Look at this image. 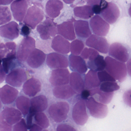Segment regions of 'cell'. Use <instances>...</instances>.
I'll return each instance as SVG.
<instances>
[{"instance_id": "cell-30", "label": "cell", "mask_w": 131, "mask_h": 131, "mask_svg": "<svg viewBox=\"0 0 131 131\" xmlns=\"http://www.w3.org/2000/svg\"><path fill=\"white\" fill-rule=\"evenodd\" d=\"M85 89L91 90L99 87L101 83L99 79L97 72L90 70L84 77Z\"/></svg>"}, {"instance_id": "cell-7", "label": "cell", "mask_w": 131, "mask_h": 131, "mask_svg": "<svg viewBox=\"0 0 131 131\" xmlns=\"http://www.w3.org/2000/svg\"><path fill=\"white\" fill-rule=\"evenodd\" d=\"M72 117L78 125L83 126L86 124L89 117L86 110L85 100H80L74 105L72 109Z\"/></svg>"}, {"instance_id": "cell-20", "label": "cell", "mask_w": 131, "mask_h": 131, "mask_svg": "<svg viewBox=\"0 0 131 131\" xmlns=\"http://www.w3.org/2000/svg\"><path fill=\"white\" fill-rule=\"evenodd\" d=\"M18 24L14 21L11 22L0 27V35L2 37L14 40L19 36Z\"/></svg>"}, {"instance_id": "cell-31", "label": "cell", "mask_w": 131, "mask_h": 131, "mask_svg": "<svg viewBox=\"0 0 131 131\" xmlns=\"http://www.w3.org/2000/svg\"><path fill=\"white\" fill-rule=\"evenodd\" d=\"M90 96L91 97H97L96 100L103 104L106 105L109 104L113 98L114 92L106 93L101 91L99 87L92 90H89Z\"/></svg>"}, {"instance_id": "cell-1", "label": "cell", "mask_w": 131, "mask_h": 131, "mask_svg": "<svg viewBox=\"0 0 131 131\" xmlns=\"http://www.w3.org/2000/svg\"><path fill=\"white\" fill-rule=\"evenodd\" d=\"M106 62L105 70L115 80L122 82L126 79L127 69L126 65L114 59L110 56H107L105 59Z\"/></svg>"}, {"instance_id": "cell-50", "label": "cell", "mask_w": 131, "mask_h": 131, "mask_svg": "<svg viewBox=\"0 0 131 131\" xmlns=\"http://www.w3.org/2000/svg\"><path fill=\"white\" fill-rule=\"evenodd\" d=\"M127 69L128 75L131 77V58L127 62Z\"/></svg>"}, {"instance_id": "cell-32", "label": "cell", "mask_w": 131, "mask_h": 131, "mask_svg": "<svg viewBox=\"0 0 131 131\" xmlns=\"http://www.w3.org/2000/svg\"><path fill=\"white\" fill-rule=\"evenodd\" d=\"M74 13L76 17L85 19H89L94 15L92 7L89 5L75 7L74 9Z\"/></svg>"}, {"instance_id": "cell-55", "label": "cell", "mask_w": 131, "mask_h": 131, "mask_svg": "<svg viewBox=\"0 0 131 131\" xmlns=\"http://www.w3.org/2000/svg\"><path fill=\"white\" fill-rule=\"evenodd\" d=\"M41 131H48V130H46V129H44V130H43Z\"/></svg>"}, {"instance_id": "cell-33", "label": "cell", "mask_w": 131, "mask_h": 131, "mask_svg": "<svg viewBox=\"0 0 131 131\" xmlns=\"http://www.w3.org/2000/svg\"><path fill=\"white\" fill-rule=\"evenodd\" d=\"M16 107L24 116L28 114L30 107V100L24 95L18 97L16 100Z\"/></svg>"}, {"instance_id": "cell-51", "label": "cell", "mask_w": 131, "mask_h": 131, "mask_svg": "<svg viewBox=\"0 0 131 131\" xmlns=\"http://www.w3.org/2000/svg\"><path fill=\"white\" fill-rule=\"evenodd\" d=\"M13 1L12 0L9 1H0V5H6L10 4L12 2H13Z\"/></svg>"}, {"instance_id": "cell-4", "label": "cell", "mask_w": 131, "mask_h": 131, "mask_svg": "<svg viewBox=\"0 0 131 131\" xmlns=\"http://www.w3.org/2000/svg\"><path fill=\"white\" fill-rule=\"evenodd\" d=\"M44 17V12L42 9L37 6H31L27 11L24 22L31 29H34L42 22Z\"/></svg>"}, {"instance_id": "cell-2", "label": "cell", "mask_w": 131, "mask_h": 131, "mask_svg": "<svg viewBox=\"0 0 131 131\" xmlns=\"http://www.w3.org/2000/svg\"><path fill=\"white\" fill-rule=\"evenodd\" d=\"M69 110L70 107L68 102H58L50 106L48 112L51 118L56 123H59L67 119Z\"/></svg>"}, {"instance_id": "cell-19", "label": "cell", "mask_w": 131, "mask_h": 131, "mask_svg": "<svg viewBox=\"0 0 131 131\" xmlns=\"http://www.w3.org/2000/svg\"><path fill=\"white\" fill-rule=\"evenodd\" d=\"M48 107V101L46 96L39 95L32 98L30 100V107L29 113L34 115L38 112H42Z\"/></svg>"}, {"instance_id": "cell-17", "label": "cell", "mask_w": 131, "mask_h": 131, "mask_svg": "<svg viewBox=\"0 0 131 131\" xmlns=\"http://www.w3.org/2000/svg\"><path fill=\"white\" fill-rule=\"evenodd\" d=\"M18 90L8 85L0 88V100L4 105L12 104L17 98Z\"/></svg>"}, {"instance_id": "cell-13", "label": "cell", "mask_w": 131, "mask_h": 131, "mask_svg": "<svg viewBox=\"0 0 131 131\" xmlns=\"http://www.w3.org/2000/svg\"><path fill=\"white\" fill-rule=\"evenodd\" d=\"M85 44L87 46L102 54H107L109 51V44L107 39L104 37L91 35L87 38Z\"/></svg>"}, {"instance_id": "cell-27", "label": "cell", "mask_w": 131, "mask_h": 131, "mask_svg": "<svg viewBox=\"0 0 131 131\" xmlns=\"http://www.w3.org/2000/svg\"><path fill=\"white\" fill-rule=\"evenodd\" d=\"M63 8V4L59 0L48 1L45 6V11L50 18H55L59 16Z\"/></svg>"}, {"instance_id": "cell-29", "label": "cell", "mask_w": 131, "mask_h": 131, "mask_svg": "<svg viewBox=\"0 0 131 131\" xmlns=\"http://www.w3.org/2000/svg\"><path fill=\"white\" fill-rule=\"evenodd\" d=\"M16 48L17 45L14 42H9L5 44L2 43L0 44V58H16Z\"/></svg>"}, {"instance_id": "cell-3", "label": "cell", "mask_w": 131, "mask_h": 131, "mask_svg": "<svg viewBox=\"0 0 131 131\" xmlns=\"http://www.w3.org/2000/svg\"><path fill=\"white\" fill-rule=\"evenodd\" d=\"M86 107L91 115L95 118L102 119L107 117L108 108L106 105L97 101L93 97H89L85 100Z\"/></svg>"}, {"instance_id": "cell-43", "label": "cell", "mask_w": 131, "mask_h": 131, "mask_svg": "<svg viewBox=\"0 0 131 131\" xmlns=\"http://www.w3.org/2000/svg\"><path fill=\"white\" fill-rule=\"evenodd\" d=\"M57 131H78L74 128L68 124H61L57 126Z\"/></svg>"}, {"instance_id": "cell-5", "label": "cell", "mask_w": 131, "mask_h": 131, "mask_svg": "<svg viewBox=\"0 0 131 131\" xmlns=\"http://www.w3.org/2000/svg\"><path fill=\"white\" fill-rule=\"evenodd\" d=\"M35 41L31 37H25L19 45L17 52V58L18 61L24 62L27 61L32 51L35 49Z\"/></svg>"}, {"instance_id": "cell-45", "label": "cell", "mask_w": 131, "mask_h": 131, "mask_svg": "<svg viewBox=\"0 0 131 131\" xmlns=\"http://www.w3.org/2000/svg\"><path fill=\"white\" fill-rule=\"evenodd\" d=\"M0 131H12V126L0 120Z\"/></svg>"}, {"instance_id": "cell-23", "label": "cell", "mask_w": 131, "mask_h": 131, "mask_svg": "<svg viewBox=\"0 0 131 131\" xmlns=\"http://www.w3.org/2000/svg\"><path fill=\"white\" fill-rule=\"evenodd\" d=\"M41 84L38 79L34 78L26 81L23 86V91L27 96L34 97L41 90Z\"/></svg>"}, {"instance_id": "cell-52", "label": "cell", "mask_w": 131, "mask_h": 131, "mask_svg": "<svg viewBox=\"0 0 131 131\" xmlns=\"http://www.w3.org/2000/svg\"><path fill=\"white\" fill-rule=\"evenodd\" d=\"M128 14H129V15H130L131 17V4L130 5V8H129V9H128Z\"/></svg>"}, {"instance_id": "cell-34", "label": "cell", "mask_w": 131, "mask_h": 131, "mask_svg": "<svg viewBox=\"0 0 131 131\" xmlns=\"http://www.w3.org/2000/svg\"><path fill=\"white\" fill-rule=\"evenodd\" d=\"M87 65L88 67L90 70L99 72L105 70L106 62L104 57L99 55L94 60L88 61Z\"/></svg>"}, {"instance_id": "cell-53", "label": "cell", "mask_w": 131, "mask_h": 131, "mask_svg": "<svg viewBox=\"0 0 131 131\" xmlns=\"http://www.w3.org/2000/svg\"><path fill=\"white\" fill-rule=\"evenodd\" d=\"M2 108V105L1 101V100H0V111H1V110Z\"/></svg>"}, {"instance_id": "cell-28", "label": "cell", "mask_w": 131, "mask_h": 131, "mask_svg": "<svg viewBox=\"0 0 131 131\" xmlns=\"http://www.w3.org/2000/svg\"><path fill=\"white\" fill-rule=\"evenodd\" d=\"M53 92L54 97L63 100L69 99L76 93L71 86L68 84L55 87Z\"/></svg>"}, {"instance_id": "cell-41", "label": "cell", "mask_w": 131, "mask_h": 131, "mask_svg": "<svg viewBox=\"0 0 131 131\" xmlns=\"http://www.w3.org/2000/svg\"><path fill=\"white\" fill-rule=\"evenodd\" d=\"M28 129L26 121L24 118H22L14 125L12 131H28Z\"/></svg>"}, {"instance_id": "cell-24", "label": "cell", "mask_w": 131, "mask_h": 131, "mask_svg": "<svg viewBox=\"0 0 131 131\" xmlns=\"http://www.w3.org/2000/svg\"><path fill=\"white\" fill-rule=\"evenodd\" d=\"M71 44L68 40L60 35L54 37L52 41L51 47L56 52L61 54H66L70 51Z\"/></svg>"}, {"instance_id": "cell-12", "label": "cell", "mask_w": 131, "mask_h": 131, "mask_svg": "<svg viewBox=\"0 0 131 131\" xmlns=\"http://www.w3.org/2000/svg\"><path fill=\"white\" fill-rule=\"evenodd\" d=\"M46 62L48 66L51 69L66 68L69 65L67 56L59 53H50L47 55Z\"/></svg>"}, {"instance_id": "cell-16", "label": "cell", "mask_w": 131, "mask_h": 131, "mask_svg": "<svg viewBox=\"0 0 131 131\" xmlns=\"http://www.w3.org/2000/svg\"><path fill=\"white\" fill-rule=\"evenodd\" d=\"M28 3L25 0L13 1L11 4V10L14 19L21 22L25 18L28 7Z\"/></svg>"}, {"instance_id": "cell-47", "label": "cell", "mask_w": 131, "mask_h": 131, "mask_svg": "<svg viewBox=\"0 0 131 131\" xmlns=\"http://www.w3.org/2000/svg\"><path fill=\"white\" fill-rule=\"evenodd\" d=\"M6 74L2 65H0V83H2L5 80Z\"/></svg>"}, {"instance_id": "cell-54", "label": "cell", "mask_w": 131, "mask_h": 131, "mask_svg": "<svg viewBox=\"0 0 131 131\" xmlns=\"http://www.w3.org/2000/svg\"><path fill=\"white\" fill-rule=\"evenodd\" d=\"M1 63H2V60H1V58H0V65H1Z\"/></svg>"}, {"instance_id": "cell-18", "label": "cell", "mask_w": 131, "mask_h": 131, "mask_svg": "<svg viewBox=\"0 0 131 131\" xmlns=\"http://www.w3.org/2000/svg\"><path fill=\"white\" fill-rule=\"evenodd\" d=\"M69 66L73 72L84 74L88 71V66L85 61L81 56L71 54L69 57Z\"/></svg>"}, {"instance_id": "cell-22", "label": "cell", "mask_w": 131, "mask_h": 131, "mask_svg": "<svg viewBox=\"0 0 131 131\" xmlns=\"http://www.w3.org/2000/svg\"><path fill=\"white\" fill-rule=\"evenodd\" d=\"M73 22V21L71 20L64 22L57 25L58 34H59L66 40L70 41L74 40L76 36L75 33Z\"/></svg>"}, {"instance_id": "cell-37", "label": "cell", "mask_w": 131, "mask_h": 131, "mask_svg": "<svg viewBox=\"0 0 131 131\" xmlns=\"http://www.w3.org/2000/svg\"><path fill=\"white\" fill-rule=\"evenodd\" d=\"M84 47V45L82 40L75 39L71 43L70 51L72 54L78 55L82 53Z\"/></svg>"}, {"instance_id": "cell-21", "label": "cell", "mask_w": 131, "mask_h": 131, "mask_svg": "<svg viewBox=\"0 0 131 131\" xmlns=\"http://www.w3.org/2000/svg\"><path fill=\"white\" fill-rule=\"evenodd\" d=\"M46 59V54L41 50L35 48L28 57L27 64L32 68H37L43 65Z\"/></svg>"}, {"instance_id": "cell-38", "label": "cell", "mask_w": 131, "mask_h": 131, "mask_svg": "<svg viewBox=\"0 0 131 131\" xmlns=\"http://www.w3.org/2000/svg\"><path fill=\"white\" fill-rule=\"evenodd\" d=\"M11 19V13L9 8L0 6V25L7 24Z\"/></svg>"}, {"instance_id": "cell-26", "label": "cell", "mask_w": 131, "mask_h": 131, "mask_svg": "<svg viewBox=\"0 0 131 131\" xmlns=\"http://www.w3.org/2000/svg\"><path fill=\"white\" fill-rule=\"evenodd\" d=\"M82 74L76 72H72L70 74L69 84L72 89L76 93L81 94L85 89L84 77Z\"/></svg>"}, {"instance_id": "cell-9", "label": "cell", "mask_w": 131, "mask_h": 131, "mask_svg": "<svg viewBox=\"0 0 131 131\" xmlns=\"http://www.w3.org/2000/svg\"><path fill=\"white\" fill-rule=\"evenodd\" d=\"M90 27L95 35L100 37L106 36L110 29V25L99 15H96L91 18Z\"/></svg>"}, {"instance_id": "cell-35", "label": "cell", "mask_w": 131, "mask_h": 131, "mask_svg": "<svg viewBox=\"0 0 131 131\" xmlns=\"http://www.w3.org/2000/svg\"><path fill=\"white\" fill-rule=\"evenodd\" d=\"M36 124L42 129H46L50 126V121L46 115L43 112L37 113L34 116Z\"/></svg>"}, {"instance_id": "cell-44", "label": "cell", "mask_w": 131, "mask_h": 131, "mask_svg": "<svg viewBox=\"0 0 131 131\" xmlns=\"http://www.w3.org/2000/svg\"><path fill=\"white\" fill-rule=\"evenodd\" d=\"M123 98L125 103L131 108V88L124 92L123 95Z\"/></svg>"}, {"instance_id": "cell-56", "label": "cell", "mask_w": 131, "mask_h": 131, "mask_svg": "<svg viewBox=\"0 0 131 131\" xmlns=\"http://www.w3.org/2000/svg\"></svg>"}, {"instance_id": "cell-6", "label": "cell", "mask_w": 131, "mask_h": 131, "mask_svg": "<svg viewBox=\"0 0 131 131\" xmlns=\"http://www.w3.org/2000/svg\"><path fill=\"white\" fill-rule=\"evenodd\" d=\"M131 53L126 46L118 42H115L112 44L108 51V54L111 57L124 63L129 60Z\"/></svg>"}, {"instance_id": "cell-49", "label": "cell", "mask_w": 131, "mask_h": 131, "mask_svg": "<svg viewBox=\"0 0 131 131\" xmlns=\"http://www.w3.org/2000/svg\"><path fill=\"white\" fill-rule=\"evenodd\" d=\"M43 129L36 124H34L29 131H41Z\"/></svg>"}, {"instance_id": "cell-11", "label": "cell", "mask_w": 131, "mask_h": 131, "mask_svg": "<svg viewBox=\"0 0 131 131\" xmlns=\"http://www.w3.org/2000/svg\"><path fill=\"white\" fill-rule=\"evenodd\" d=\"M27 79L24 69L21 68H15L11 71L6 77V83L15 87H20Z\"/></svg>"}, {"instance_id": "cell-42", "label": "cell", "mask_w": 131, "mask_h": 131, "mask_svg": "<svg viewBox=\"0 0 131 131\" xmlns=\"http://www.w3.org/2000/svg\"><path fill=\"white\" fill-rule=\"evenodd\" d=\"M16 58H6L2 59V66L6 74H8L9 72L14 61Z\"/></svg>"}, {"instance_id": "cell-36", "label": "cell", "mask_w": 131, "mask_h": 131, "mask_svg": "<svg viewBox=\"0 0 131 131\" xmlns=\"http://www.w3.org/2000/svg\"><path fill=\"white\" fill-rule=\"evenodd\" d=\"M101 91L106 93H112L120 89L117 83L113 82H107L101 83L99 87Z\"/></svg>"}, {"instance_id": "cell-8", "label": "cell", "mask_w": 131, "mask_h": 131, "mask_svg": "<svg viewBox=\"0 0 131 131\" xmlns=\"http://www.w3.org/2000/svg\"><path fill=\"white\" fill-rule=\"evenodd\" d=\"M37 31L43 40L50 39L58 34L57 24L53 19L48 18L43 22L38 25Z\"/></svg>"}, {"instance_id": "cell-25", "label": "cell", "mask_w": 131, "mask_h": 131, "mask_svg": "<svg viewBox=\"0 0 131 131\" xmlns=\"http://www.w3.org/2000/svg\"><path fill=\"white\" fill-rule=\"evenodd\" d=\"M73 21L75 34L79 38L85 40L91 35L89 24L87 21L74 19Z\"/></svg>"}, {"instance_id": "cell-40", "label": "cell", "mask_w": 131, "mask_h": 131, "mask_svg": "<svg viewBox=\"0 0 131 131\" xmlns=\"http://www.w3.org/2000/svg\"><path fill=\"white\" fill-rule=\"evenodd\" d=\"M97 76L101 83L107 82H116V80L112 77L105 70L98 72Z\"/></svg>"}, {"instance_id": "cell-39", "label": "cell", "mask_w": 131, "mask_h": 131, "mask_svg": "<svg viewBox=\"0 0 131 131\" xmlns=\"http://www.w3.org/2000/svg\"><path fill=\"white\" fill-rule=\"evenodd\" d=\"M99 54V52L95 49L92 48H85L81 53V57L84 59L92 61L95 59Z\"/></svg>"}, {"instance_id": "cell-14", "label": "cell", "mask_w": 131, "mask_h": 131, "mask_svg": "<svg viewBox=\"0 0 131 131\" xmlns=\"http://www.w3.org/2000/svg\"><path fill=\"white\" fill-rule=\"evenodd\" d=\"M21 118V112L13 107H5L0 113V120L12 126L20 121Z\"/></svg>"}, {"instance_id": "cell-46", "label": "cell", "mask_w": 131, "mask_h": 131, "mask_svg": "<svg viewBox=\"0 0 131 131\" xmlns=\"http://www.w3.org/2000/svg\"><path fill=\"white\" fill-rule=\"evenodd\" d=\"M30 32V30L27 25H24L21 30V34L25 37H28Z\"/></svg>"}, {"instance_id": "cell-15", "label": "cell", "mask_w": 131, "mask_h": 131, "mask_svg": "<svg viewBox=\"0 0 131 131\" xmlns=\"http://www.w3.org/2000/svg\"><path fill=\"white\" fill-rule=\"evenodd\" d=\"M101 14L106 22L113 24L117 21L120 16V10L115 3L108 2L107 5L102 11Z\"/></svg>"}, {"instance_id": "cell-48", "label": "cell", "mask_w": 131, "mask_h": 131, "mask_svg": "<svg viewBox=\"0 0 131 131\" xmlns=\"http://www.w3.org/2000/svg\"><path fill=\"white\" fill-rule=\"evenodd\" d=\"M81 94L82 99L85 100H86L89 97H90V92L89 90H86V89L84 90Z\"/></svg>"}, {"instance_id": "cell-10", "label": "cell", "mask_w": 131, "mask_h": 131, "mask_svg": "<svg viewBox=\"0 0 131 131\" xmlns=\"http://www.w3.org/2000/svg\"><path fill=\"white\" fill-rule=\"evenodd\" d=\"M70 75L68 68L54 69L51 72L49 81L54 87L66 85L69 83Z\"/></svg>"}]
</instances>
